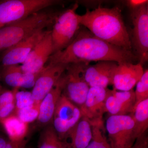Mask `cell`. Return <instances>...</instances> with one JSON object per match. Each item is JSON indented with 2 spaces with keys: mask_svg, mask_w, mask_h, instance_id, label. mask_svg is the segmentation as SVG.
I'll use <instances>...</instances> for the list:
<instances>
[{
  "mask_svg": "<svg viewBox=\"0 0 148 148\" xmlns=\"http://www.w3.org/2000/svg\"><path fill=\"white\" fill-rule=\"evenodd\" d=\"M136 58L131 51L104 41L82 26L71 43L63 50L52 54L48 62V64L68 65L111 61L121 64L132 63Z\"/></svg>",
  "mask_w": 148,
  "mask_h": 148,
  "instance_id": "obj_1",
  "label": "cell"
},
{
  "mask_svg": "<svg viewBox=\"0 0 148 148\" xmlns=\"http://www.w3.org/2000/svg\"><path fill=\"white\" fill-rule=\"evenodd\" d=\"M79 17L81 26L95 37L112 45L131 51L132 43L119 8L99 6L92 10L87 9Z\"/></svg>",
  "mask_w": 148,
  "mask_h": 148,
  "instance_id": "obj_2",
  "label": "cell"
},
{
  "mask_svg": "<svg viewBox=\"0 0 148 148\" xmlns=\"http://www.w3.org/2000/svg\"><path fill=\"white\" fill-rule=\"evenodd\" d=\"M56 15L43 10L0 28V52L16 45L36 32L53 25Z\"/></svg>",
  "mask_w": 148,
  "mask_h": 148,
  "instance_id": "obj_3",
  "label": "cell"
},
{
  "mask_svg": "<svg viewBox=\"0 0 148 148\" xmlns=\"http://www.w3.org/2000/svg\"><path fill=\"white\" fill-rule=\"evenodd\" d=\"M78 8L75 3L71 8L65 10L54 18L51 31L53 53L63 50L73 41L81 27L80 15L76 13Z\"/></svg>",
  "mask_w": 148,
  "mask_h": 148,
  "instance_id": "obj_4",
  "label": "cell"
},
{
  "mask_svg": "<svg viewBox=\"0 0 148 148\" xmlns=\"http://www.w3.org/2000/svg\"><path fill=\"white\" fill-rule=\"evenodd\" d=\"M55 0H3L0 1V28L57 4Z\"/></svg>",
  "mask_w": 148,
  "mask_h": 148,
  "instance_id": "obj_5",
  "label": "cell"
},
{
  "mask_svg": "<svg viewBox=\"0 0 148 148\" xmlns=\"http://www.w3.org/2000/svg\"><path fill=\"white\" fill-rule=\"evenodd\" d=\"M105 127L111 148H131L137 139L132 114L110 116Z\"/></svg>",
  "mask_w": 148,
  "mask_h": 148,
  "instance_id": "obj_6",
  "label": "cell"
},
{
  "mask_svg": "<svg viewBox=\"0 0 148 148\" xmlns=\"http://www.w3.org/2000/svg\"><path fill=\"white\" fill-rule=\"evenodd\" d=\"M85 63L68 64L64 73L65 83L62 94L80 109L84 105L89 87L84 76Z\"/></svg>",
  "mask_w": 148,
  "mask_h": 148,
  "instance_id": "obj_7",
  "label": "cell"
},
{
  "mask_svg": "<svg viewBox=\"0 0 148 148\" xmlns=\"http://www.w3.org/2000/svg\"><path fill=\"white\" fill-rule=\"evenodd\" d=\"M82 116L80 109L63 94L56 104L52 124L60 140Z\"/></svg>",
  "mask_w": 148,
  "mask_h": 148,
  "instance_id": "obj_8",
  "label": "cell"
},
{
  "mask_svg": "<svg viewBox=\"0 0 148 148\" xmlns=\"http://www.w3.org/2000/svg\"><path fill=\"white\" fill-rule=\"evenodd\" d=\"M133 40L140 64L148 59V9L147 5L131 11Z\"/></svg>",
  "mask_w": 148,
  "mask_h": 148,
  "instance_id": "obj_9",
  "label": "cell"
},
{
  "mask_svg": "<svg viewBox=\"0 0 148 148\" xmlns=\"http://www.w3.org/2000/svg\"><path fill=\"white\" fill-rule=\"evenodd\" d=\"M49 31L44 29L36 32L16 45L3 51L0 57L1 66L23 64L33 49Z\"/></svg>",
  "mask_w": 148,
  "mask_h": 148,
  "instance_id": "obj_10",
  "label": "cell"
},
{
  "mask_svg": "<svg viewBox=\"0 0 148 148\" xmlns=\"http://www.w3.org/2000/svg\"><path fill=\"white\" fill-rule=\"evenodd\" d=\"M53 53L51 31L45 36L30 52L25 61L20 65L22 71L38 74L42 71Z\"/></svg>",
  "mask_w": 148,
  "mask_h": 148,
  "instance_id": "obj_11",
  "label": "cell"
},
{
  "mask_svg": "<svg viewBox=\"0 0 148 148\" xmlns=\"http://www.w3.org/2000/svg\"><path fill=\"white\" fill-rule=\"evenodd\" d=\"M109 89L99 87H90L84 105L81 109L82 116L91 125L103 121L106 112V101Z\"/></svg>",
  "mask_w": 148,
  "mask_h": 148,
  "instance_id": "obj_12",
  "label": "cell"
},
{
  "mask_svg": "<svg viewBox=\"0 0 148 148\" xmlns=\"http://www.w3.org/2000/svg\"><path fill=\"white\" fill-rule=\"evenodd\" d=\"M68 65L48 64L41 72L32 91L35 102L40 103L64 73Z\"/></svg>",
  "mask_w": 148,
  "mask_h": 148,
  "instance_id": "obj_13",
  "label": "cell"
},
{
  "mask_svg": "<svg viewBox=\"0 0 148 148\" xmlns=\"http://www.w3.org/2000/svg\"><path fill=\"white\" fill-rule=\"evenodd\" d=\"M144 72L143 65L140 63L118 64L113 78L114 89L119 91L132 90Z\"/></svg>",
  "mask_w": 148,
  "mask_h": 148,
  "instance_id": "obj_14",
  "label": "cell"
},
{
  "mask_svg": "<svg viewBox=\"0 0 148 148\" xmlns=\"http://www.w3.org/2000/svg\"><path fill=\"white\" fill-rule=\"evenodd\" d=\"M118 64L111 61H102L94 65H88L84 71L86 81L89 87L107 88L112 85L114 73Z\"/></svg>",
  "mask_w": 148,
  "mask_h": 148,
  "instance_id": "obj_15",
  "label": "cell"
},
{
  "mask_svg": "<svg viewBox=\"0 0 148 148\" xmlns=\"http://www.w3.org/2000/svg\"><path fill=\"white\" fill-rule=\"evenodd\" d=\"M136 104L135 91L109 89L106 101V112L110 115H125L132 113Z\"/></svg>",
  "mask_w": 148,
  "mask_h": 148,
  "instance_id": "obj_16",
  "label": "cell"
},
{
  "mask_svg": "<svg viewBox=\"0 0 148 148\" xmlns=\"http://www.w3.org/2000/svg\"><path fill=\"white\" fill-rule=\"evenodd\" d=\"M65 79L64 73L40 103L39 114L37 119L38 124L45 127L52 123L56 104L62 95Z\"/></svg>",
  "mask_w": 148,
  "mask_h": 148,
  "instance_id": "obj_17",
  "label": "cell"
},
{
  "mask_svg": "<svg viewBox=\"0 0 148 148\" xmlns=\"http://www.w3.org/2000/svg\"><path fill=\"white\" fill-rule=\"evenodd\" d=\"M40 73H25L22 71L19 65L1 66L0 78L6 84L13 88H33Z\"/></svg>",
  "mask_w": 148,
  "mask_h": 148,
  "instance_id": "obj_18",
  "label": "cell"
},
{
  "mask_svg": "<svg viewBox=\"0 0 148 148\" xmlns=\"http://www.w3.org/2000/svg\"><path fill=\"white\" fill-rule=\"evenodd\" d=\"M92 137L91 125L87 119L82 116L66 133L62 141L70 148H86L90 143Z\"/></svg>",
  "mask_w": 148,
  "mask_h": 148,
  "instance_id": "obj_19",
  "label": "cell"
},
{
  "mask_svg": "<svg viewBox=\"0 0 148 148\" xmlns=\"http://www.w3.org/2000/svg\"><path fill=\"white\" fill-rule=\"evenodd\" d=\"M11 141L25 139L28 131V124L21 121L14 114L1 123Z\"/></svg>",
  "mask_w": 148,
  "mask_h": 148,
  "instance_id": "obj_20",
  "label": "cell"
},
{
  "mask_svg": "<svg viewBox=\"0 0 148 148\" xmlns=\"http://www.w3.org/2000/svg\"><path fill=\"white\" fill-rule=\"evenodd\" d=\"M135 122L136 138L143 135L148 128V99L138 103L132 113Z\"/></svg>",
  "mask_w": 148,
  "mask_h": 148,
  "instance_id": "obj_21",
  "label": "cell"
},
{
  "mask_svg": "<svg viewBox=\"0 0 148 148\" xmlns=\"http://www.w3.org/2000/svg\"><path fill=\"white\" fill-rule=\"evenodd\" d=\"M38 148H70L60 140L52 123L44 127L40 135Z\"/></svg>",
  "mask_w": 148,
  "mask_h": 148,
  "instance_id": "obj_22",
  "label": "cell"
},
{
  "mask_svg": "<svg viewBox=\"0 0 148 148\" xmlns=\"http://www.w3.org/2000/svg\"><path fill=\"white\" fill-rule=\"evenodd\" d=\"M92 137L86 148H111L107 137L104 121L91 125Z\"/></svg>",
  "mask_w": 148,
  "mask_h": 148,
  "instance_id": "obj_23",
  "label": "cell"
},
{
  "mask_svg": "<svg viewBox=\"0 0 148 148\" xmlns=\"http://www.w3.org/2000/svg\"><path fill=\"white\" fill-rule=\"evenodd\" d=\"M40 105V103H36L27 108L15 110L14 114L21 121L29 124L38 119Z\"/></svg>",
  "mask_w": 148,
  "mask_h": 148,
  "instance_id": "obj_24",
  "label": "cell"
},
{
  "mask_svg": "<svg viewBox=\"0 0 148 148\" xmlns=\"http://www.w3.org/2000/svg\"><path fill=\"white\" fill-rule=\"evenodd\" d=\"M136 85V90L135 91L136 98L135 106L141 101L148 99V69L144 71V73Z\"/></svg>",
  "mask_w": 148,
  "mask_h": 148,
  "instance_id": "obj_25",
  "label": "cell"
},
{
  "mask_svg": "<svg viewBox=\"0 0 148 148\" xmlns=\"http://www.w3.org/2000/svg\"><path fill=\"white\" fill-rule=\"evenodd\" d=\"M15 110L27 108L36 103L32 92L16 89L15 93Z\"/></svg>",
  "mask_w": 148,
  "mask_h": 148,
  "instance_id": "obj_26",
  "label": "cell"
},
{
  "mask_svg": "<svg viewBox=\"0 0 148 148\" xmlns=\"http://www.w3.org/2000/svg\"><path fill=\"white\" fill-rule=\"evenodd\" d=\"M17 88L12 90L3 88L0 92V108L15 102V93Z\"/></svg>",
  "mask_w": 148,
  "mask_h": 148,
  "instance_id": "obj_27",
  "label": "cell"
},
{
  "mask_svg": "<svg viewBox=\"0 0 148 148\" xmlns=\"http://www.w3.org/2000/svg\"><path fill=\"white\" fill-rule=\"evenodd\" d=\"M131 148H148L147 131L139 136Z\"/></svg>",
  "mask_w": 148,
  "mask_h": 148,
  "instance_id": "obj_28",
  "label": "cell"
},
{
  "mask_svg": "<svg viewBox=\"0 0 148 148\" xmlns=\"http://www.w3.org/2000/svg\"><path fill=\"white\" fill-rule=\"evenodd\" d=\"M127 5L131 11L138 9L141 7L147 5V0H129L127 1Z\"/></svg>",
  "mask_w": 148,
  "mask_h": 148,
  "instance_id": "obj_29",
  "label": "cell"
},
{
  "mask_svg": "<svg viewBox=\"0 0 148 148\" xmlns=\"http://www.w3.org/2000/svg\"><path fill=\"white\" fill-rule=\"evenodd\" d=\"M27 140L24 139L20 141H9L5 148H25Z\"/></svg>",
  "mask_w": 148,
  "mask_h": 148,
  "instance_id": "obj_30",
  "label": "cell"
},
{
  "mask_svg": "<svg viewBox=\"0 0 148 148\" xmlns=\"http://www.w3.org/2000/svg\"><path fill=\"white\" fill-rule=\"evenodd\" d=\"M8 140L0 130V148H5L8 143Z\"/></svg>",
  "mask_w": 148,
  "mask_h": 148,
  "instance_id": "obj_31",
  "label": "cell"
},
{
  "mask_svg": "<svg viewBox=\"0 0 148 148\" xmlns=\"http://www.w3.org/2000/svg\"><path fill=\"white\" fill-rule=\"evenodd\" d=\"M0 80H1V78H0ZM3 88V87L1 85V84H0V92H1V91L2 90Z\"/></svg>",
  "mask_w": 148,
  "mask_h": 148,
  "instance_id": "obj_32",
  "label": "cell"
},
{
  "mask_svg": "<svg viewBox=\"0 0 148 148\" xmlns=\"http://www.w3.org/2000/svg\"></svg>",
  "mask_w": 148,
  "mask_h": 148,
  "instance_id": "obj_33",
  "label": "cell"
}]
</instances>
